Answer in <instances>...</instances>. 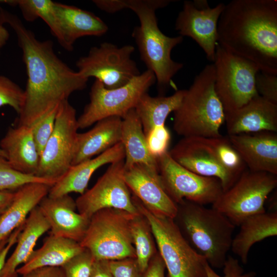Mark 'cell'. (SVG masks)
<instances>
[{"label": "cell", "instance_id": "cell-9", "mask_svg": "<svg viewBox=\"0 0 277 277\" xmlns=\"http://www.w3.org/2000/svg\"><path fill=\"white\" fill-rule=\"evenodd\" d=\"M214 88L225 113L243 107L259 95L255 77L260 69L254 63L216 47Z\"/></svg>", "mask_w": 277, "mask_h": 277}, {"label": "cell", "instance_id": "cell-27", "mask_svg": "<svg viewBox=\"0 0 277 277\" xmlns=\"http://www.w3.org/2000/svg\"><path fill=\"white\" fill-rule=\"evenodd\" d=\"M49 230L50 225L37 205L27 216L18 235L16 247L6 260L0 277H18L17 269L28 260L39 238Z\"/></svg>", "mask_w": 277, "mask_h": 277}, {"label": "cell", "instance_id": "cell-31", "mask_svg": "<svg viewBox=\"0 0 277 277\" xmlns=\"http://www.w3.org/2000/svg\"><path fill=\"white\" fill-rule=\"evenodd\" d=\"M3 3L18 6L26 21L33 22L38 18H42L61 44L62 34L55 11L54 2L51 0H3Z\"/></svg>", "mask_w": 277, "mask_h": 277}, {"label": "cell", "instance_id": "cell-14", "mask_svg": "<svg viewBox=\"0 0 277 277\" xmlns=\"http://www.w3.org/2000/svg\"><path fill=\"white\" fill-rule=\"evenodd\" d=\"M124 172V160L110 164L95 184L75 200L78 212L89 219L97 211L108 208L138 214L125 182Z\"/></svg>", "mask_w": 277, "mask_h": 277}, {"label": "cell", "instance_id": "cell-1", "mask_svg": "<svg viewBox=\"0 0 277 277\" xmlns=\"http://www.w3.org/2000/svg\"><path fill=\"white\" fill-rule=\"evenodd\" d=\"M0 19L16 34L27 74L24 102L16 125L30 126L73 92L84 89L88 79L57 56L51 41L38 40L16 15L1 7Z\"/></svg>", "mask_w": 277, "mask_h": 277}, {"label": "cell", "instance_id": "cell-2", "mask_svg": "<svg viewBox=\"0 0 277 277\" xmlns=\"http://www.w3.org/2000/svg\"><path fill=\"white\" fill-rule=\"evenodd\" d=\"M217 44L277 75V1L232 0L217 24Z\"/></svg>", "mask_w": 277, "mask_h": 277}, {"label": "cell", "instance_id": "cell-26", "mask_svg": "<svg viewBox=\"0 0 277 277\" xmlns=\"http://www.w3.org/2000/svg\"><path fill=\"white\" fill-rule=\"evenodd\" d=\"M51 187L44 183H31L15 191L13 202L0 215V243L24 224L31 211L48 195Z\"/></svg>", "mask_w": 277, "mask_h": 277}, {"label": "cell", "instance_id": "cell-18", "mask_svg": "<svg viewBox=\"0 0 277 277\" xmlns=\"http://www.w3.org/2000/svg\"><path fill=\"white\" fill-rule=\"evenodd\" d=\"M228 137L248 170L277 175V132L261 131Z\"/></svg>", "mask_w": 277, "mask_h": 277}, {"label": "cell", "instance_id": "cell-22", "mask_svg": "<svg viewBox=\"0 0 277 277\" xmlns=\"http://www.w3.org/2000/svg\"><path fill=\"white\" fill-rule=\"evenodd\" d=\"M121 142L94 158L71 166L67 172L50 188L48 195L57 197L70 193H84L94 172L107 164L125 159Z\"/></svg>", "mask_w": 277, "mask_h": 277}, {"label": "cell", "instance_id": "cell-5", "mask_svg": "<svg viewBox=\"0 0 277 277\" xmlns=\"http://www.w3.org/2000/svg\"><path fill=\"white\" fill-rule=\"evenodd\" d=\"M213 63L195 76L179 107L173 112V127L184 137H215L222 135L225 112L215 90Z\"/></svg>", "mask_w": 277, "mask_h": 277}, {"label": "cell", "instance_id": "cell-45", "mask_svg": "<svg viewBox=\"0 0 277 277\" xmlns=\"http://www.w3.org/2000/svg\"><path fill=\"white\" fill-rule=\"evenodd\" d=\"M23 227V225H22L11 234L8 243L0 252V273L7 260L8 253L12 247L16 244L18 235L22 231Z\"/></svg>", "mask_w": 277, "mask_h": 277}, {"label": "cell", "instance_id": "cell-47", "mask_svg": "<svg viewBox=\"0 0 277 277\" xmlns=\"http://www.w3.org/2000/svg\"><path fill=\"white\" fill-rule=\"evenodd\" d=\"M10 36L9 33L0 19V53L3 47L6 44Z\"/></svg>", "mask_w": 277, "mask_h": 277}, {"label": "cell", "instance_id": "cell-46", "mask_svg": "<svg viewBox=\"0 0 277 277\" xmlns=\"http://www.w3.org/2000/svg\"><path fill=\"white\" fill-rule=\"evenodd\" d=\"M15 191H0V215L9 207L13 201Z\"/></svg>", "mask_w": 277, "mask_h": 277}, {"label": "cell", "instance_id": "cell-11", "mask_svg": "<svg viewBox=\"0 0 277 277\" xmlns=\"http://www.w3.org/2000/svg\"><path fill=\"white\" fill-rule=\"evenodd\" d=\"M79 129L75 109L68 100L59 106L53 132L39 157L36 176L55 183L72 166Z\"/></svg>", "mask_w": 277, "mask_h": 277}, {"label": "cell", "instance_id": "cell-20", "mask_svg": "<svg viewBox=\"0 0 277 277\" xmlns=\"http://www.w3.org/2000/svg\"><path fill=\"white\" fill-rule=\"evenodd\" d=\"M225 123L228 135L277 132V105L258 95L239 109L225 113Z\"/></svg>", "mask_w": 277, "mask_h": 277}, {"label": "cell", "instance_id": "cell-30", "mask_svg": "<svg viewBox=\"0 0 277 277\" xmlns=\"http://www.w3.org/2000/svg\"><path fill=\"white\" fill-rule=\"evenodd\" d=\"M185 91L178 90L167 96H151L147 92L141 97L134 110L144 134L155 126L165 125L168 115L180 106Z\"/></svg>", "mask_w": 277, "mask_h": 277}, {"label": "cell", "instance_id": "cell-25", "mask_svg": "<svg viewBox=\"0 0 277 277\" xmlns=\"http://www.w3.org/2000/svg\"><path fill=\"white\" fill-rule=\"evenodd\" d=\"M0 148L5 153L6 159L13 168L21 173L36 176L40 156L30 126L9 127L0 141Z\"/></svg>", "mask_w": 277, "mask_h": 277}, {"label": "cell", "instance_id": "cell-21", "mask_svg": "<svg viewBox=\"0 0 277 277\" xmlns=\"http://www.w3.org/2000/svg\"><path fill=\"white\" fill-rule=\"evenodd\" d=\"M54 8L61 29V45L71 51L80 37L100 36L108 30L107 24L93 13L74 6L54 2Z\"/></svg>", "mask_w": 277, "mask_h": 277}, {"label": "cell", "instance_id": "cell-12", "mask_svg": "<svg viewBox=\"0 0 277 277\" xmlns=\"http://www.w3.org/2000/svg\"><path fill=\"white\" fill-rule=\"evenodd\" d=\"M135 50L130 45L122 47L109 42L90 48L87 55L76 62L77 71L89 79L95 77L108 89L121 87L140 74L131 55Z\"/></svg>", "mask_w": 277, "mask_h": 277}, {"label": "cell", "instance_id": "cell-49", "mask_svg": "<svg viewBox=\"0 0 277 277\" xmlns=\"http://www.w3.org/2000/svg\"><path fill=\"white\" fill-rule=\"evenodd\" d=\"M0 155L5 157L6 159V155L4 151L0 148Z\"/></svg>", "mask_w": 277, "mask_h": 277}, {"label": "cell", "instance_id": "cell-38", "mask_svg": "<svg viewBox=\"0 0 277 277\" xmlns=\"http://www.w3.org/2000/svg\"><path fill=\"white\" fill-rule=\"evenodd\" d=\"M58 108L30 126L33 138L39 156L53 132Z\"/></svg>", "mask_w": 277, "mask_h": 277}, {"label": "cell", "instance_id": "cell-15", "mask_svg": "<svg viewBox=\"0 0 277 277\" xmlns=\"http://www.w3.org/2000/svg\"><path fill=\"white\" fill-rule=\"evenodd\" d=\"M225 6L220 3L211 8L207 0L185 1L175 23L180 35L193 39L212 62L217 44V24Z\"/></svg>", "mask_w": 277, "mask_h": 277}, {"label": "cell", "instance_id": "cell-42", "mask_svg": "<svg viewBox=\"0 0 277 277\" xmlns=\"http://www.w3.org/2000/svg\"><path fill=\"white\" fill-rule=\"evenodd\" d=\"M165 270L164 262L157 251L149 261L143 277H166Z\"/></svg>", "mask_w": 277, "mask_h": 277}, {"label": "cell", "instance_id": "cell-16", "mask_svg": "<svg viewBox=\"0 0 277 277\" xmlns=\"http://www.w3.org/2000/svg\"><path fill=\"white\" fill-rule=\"evenodd\" d=\"M171 157L179 165L197 174L220 180L223 192L237 181L220 162L206 137H182L170 150Z\"/></svg>", "mask_w": 277, "mask_h": 277}, {"label": "cell", "instance_id": "cell-24", "mask_svg": "<svg viewBox=\"0 0 277 277\" xmlns=\"http://www.w3.org/2000/svg\"><path fill=\"white\" fill-rule=\"evenodd\" d=\"M121 142L125 150V169L138 165L155 179L161 180L157 159L148 150L143 127L134 109L122 118Z\"/></svg>", "mask_w": 277, "mask_h": 277}, {"label": "cell", "instance_id": "cell-40", "mask_svg": "<svg viewBox=\"0 0 277 277\" xmlns=\"http://www.w3.org/2000/svg\"><path fill=\"white\" fill-rule=\"evenodd\" d=\"M109 269L113 277H143V273L136 258H127L108 261Z\"/></svg>", "mask_w": 277, "mask_h": 277}, {"label": "cell", "instance_id": "cell-33", "mask_svg": "<svg viewBox=\"0 0 277 277\" xmlns=\"http://www.w3.org/2000/svg\"><path fill=\"white\" fill-rule=\"evenodd\" d=\"M217 159L230 173L239 178L247 168L228 137H206Z\"/></svg>", "mask_w": 277, "mask_h": 277}, {"label": "cell", "instance_id": "cell-34", "mask_svg": "<svg viewBox=\"0 0 277 277\" xmlns=\"http://www.w3.org/2000/svg\"><path fill=\"white\" fill-rule=\"evenodd\" d=\"M31 183H41L52 186L55 182L21 173L13 168L5 157L0 155V191H15Z\"/></svg>", "mask_w": 277, "mask_h": 277}, {"label": "cell", "instance_id": "cell-10", "mask_svg": "<svg viewBox=\"0 0 277 277\" xmlns=\"http://www.w3.org/2000/svg\"><path fill=\"white\" fill-rule=\"evenodd\" d=\"M276 186V175L247 169L230 188L222 192L212 207L235 227L239 226L247 217L266 211L265 202Z\"/></svg>", "mask_w": 277, "mask_h": 277}, {"label": "cell", "instance_id": "cell-19", "mask_svg": "<svg viewBox=\"0 0 277 277\" xmlns=\"http://www.w3.org/2000/svg\"><path fill=\"white\" fill-rule=\"evenodd\" d=\"M124 179L130 192L152 213L175 218L177 205L168 195L161 180L138 165L125 169Z\"/></svg>", "mask_w": 277, "mask_h": 277}, {"label": "cell", "instance_id": "cell-8", "mask_svg": "<svg viewBox=\"0 0 277 277\" xmlns=\"http://www.w3.org/2000/svg\"><path fill=\"white\" fill-rule=\"evenodd\" d=\"M156 81L153 72L148 69L114 89L106 88L95 80L91 87L90 101L77 117L79 129L86 128L109 116L124 118Z\"/></svg>", "mask_w": 277, "mask_h": 277}, {"label": "cell", "instance_id": "cell-32", "mask_svg": "<svg viewBox=\"0 0 277 277\" xmlns=\"http://www.w3.org/2000/svg\"><path fill=\"white\" fill-rule=\"evenodd\" d=\"M131 230L136 259L144 273L149 261L158 251L155 239L148 221L140 213L133 219Z\"/></svg>", "mask_w": 277, "mask_h": 277}, {"label": "cell", "instance_id": "cell-7", "mask_svg": "<svg viewBox=\"0 0 277 277\" xmlns=\"http://www.w3.org/2000/svg\"><path fill=\"white\" fill-rule=\"evenodd\" d=\"M136 215L113 208L97 211L90 217L80 244L89 250L95 260L136 258L131 230Z\"/></svg>", "mask_w": 277, "mask_h": 277}, {"label": "cell", "instance_id": "cell-41", "mask_svg": "<svg viewBox=\"0 0 277 277\" xmlns=\"http://www.w3.org/2000/svg\"><path fill=\"white\" fill-rule=\"evenodd\" d=\"M223 275L217 274L208 264L206 266L207 277H255L254 272H245L238 259L228 255L223 266Z\"/></svg>", "mask_w": 277, "mask_h": 277}, {"label": "cell", "instance_id": "cell-37", "mask_svg": "<svg viewBox=\"0 0 277 277\" xmlns=\"http://www.w3.org/2000/svg\"><path fill=\"white\" fill-rule=\"evenodd\" d=\"M94 260L90 252L84 249L61 266L65 277H90Z\"/></svg>", "mask_w": 277, "mask_h": 277}, {"label": "cell", "instance_id": "cell-6", "mask_svg": "<svg viewBox=\"0 0 277 277\" xmlns=\"http://www.w3.org/2000/svg\"><path fill=\"white\" fill-rule=\"evenodd\" d=\"M138 212L148 221L158 252L167 270L166 277H207L205 257L183 236L173 219L152 213L133 195Z\"/></svg>", "mask_w": 277, "mask_h": 277}, {"label": "cell", "instance_id": "cell-36", "mask_svg": "<svg viewBox=\"0 0 277 277\" xmlns=\"http://www.w3.org/2000/svg\"><path fill=\"white\" fill-rule=\"evenodd\" d=\"M144 134L147 147L153 157L157 159L168 151L171 135L165 125L155 126Z\"/></svg>", "mask_w": 277, "mask_h": 277}, {"label": "cell", "instance_id": "cell-28", "mask_svg": "<svg viewBox=\"0 0 277 277\" xmlns=\"http://www.w3.org/2000/svg\"><path fill=\"white\" fill-rule=\"evenodd\" d=\"M84 249L76 241L49 234L42 246L34 250L26 262L18 268L17 272L21 275L39 268L61 267Z\"/></svg>", "mask_w": 277, "mask_h": 277}, {"label": "cell", "instance_id": "cell-44", "mask_svg": "<svg viewBox=\"0 0 277 277\" xmlns=\"http://www.w3.org/2000/svg\"><path fill=\"white\" fill-rule=\"evenodd\" d=\"M90 277H113L109 269L108 261L95 260Z\"/></svg>", "mask_w": 277, "mask_h": 277}, {"label": "cell", "instance_id": "cell-39", "mask_svg": "<svg viewBox=\"0 0 277 277\" xmlns=\"http://www.w3.org/2000/svg\"><path fill=\"white\" fill-rule=\"evenodd\" d=\"M255 87L259 95L277 105V75L260 71L256 75Z\"/></svg>", "mask_w": 277, "mask_h": 277}, {"label": "cell", "instance_id": "cell-29", "mask_svg": "<svg viewBox=\"0 0 277 277\" xmlns=\"http://www.w3.org/2000/svg\"><path fill=\"white\" fill-rule=\"evenodd\" d=\"M239 232L233 238L231 250L244 264L255 243L277 235V212L268 211L245 219L239 225Z\"/></svg>", "mask_w": 277, "mask_h": 277}, {"label": "cell", "instance_id": "cell-3", "mask_svg": "<svg viewBox=\"0 0 277 277\" xmlns=\"http://www.w3.org/2000/svg\"><path fill=\"white\" fill-rule=\"evenodd\" d=\"M172 0H113L112 11L115 13L129 9L135 13L140 25L132 33L140 57L147 69L153 72L160 95L172 86V78L184 65L173 61L172 49L180 44L183 37H169L159 28L155 14L156 10L167 6Z\"/></svg>", "mask_w": 277, "mask_h": 277}, {"label": "cell", "instance_id": "cell-48", "mask_svg": "<svg viewBox=\"0 0 277 277\" xmlns=\"http://www.w3.org/2000/svg\"><path fill=\"white\" fill-rule=\"evenodd\" d=\"M9 238L7 239L3 240L0 243V252L8 243Z\"/></svg>", "mask_w": 277, "mask_h": 277}, {"label": "cell", "instance_id": "cell-17", "mask_svg": "<svg viewBox=\"0 0 277 277\" xmlns=\"http://www.w3.org/2000/svg\"><path fill=\"white\" fill-rule=\"evenodd\" d=\"M38 206L50 225V234L81 241L90 219L76 211L75 200L71 196L47 195Z\"/></svg>", "mask_w": 277, "mask_h": 277}, {"label": "cell", "instance_id": "cell-4", "mask_svg": "<svg viewBox=\"0 0 277 277\" xmlns=\"http://www.w3.org/2000/svg\"><path fill=\"white\" fill-rule=\"evenodd\" d=\"M173 219L189 244L213 268H221L231 249L235 225L217 210L187 200L177 204Z\"/></svg>", "mask_w": 277, "mask_h": 277}, {"label": "cell", "instance_id": "cell-13", "mask_svg": "<svg viewBox=\"0 0 277 277\" xmlns=\"http://www.w3.org/2000/svg\"><path fill=\"white\" fill-rule=\"evenodd\" d=\"M156 159L162 184L176 204L184 200L212 204L223 192L219 180L187 170L174 161L168 151Z\"/></svg>", "mask_w": 277, "mask_h": 277}, {"label": "cell", "instance_id": "cell-35", "mask_svg": "<svg viewBox=\"0 0 277 277\" xmlns=\"http://www.w3.org/2000/svg\"><path fill=\"white\" fill-rule=\"evenodd\" d=\"M24 100V89L8 77L0 75V107L9 106L18 115Z\"/></svg>", "mask_w": 277, "mask_h": 277}, {"label": "cell", "instance_id": "cell-23", "mask_svg": "<svg viewBox=\"0 0 277 277\" xmlns=\"http://www.w3.org/2000/svg\"><path fill=\"white\" fill-rule=\"evenodd\" d=\"M122 118L109 116L99 120L89 130L78 133L72 166L90 159L121 141Z\"/></svg>", "mask_w": 277, "mask_h": 277}, {"label": "cell", "instance_id": "cell-43", "mask_svg": "<svg viewBox=\"0 0 277 277\" xmlns=\"http://www.w3.org/2000/svg\"><path fill=\"white\" fill-rule=\"evenodd\" d=\"M18 277H65L61 267H44L34 269Z\"/></svg>", "mask_w": 277, "mask_h": 277}]
</instances>
